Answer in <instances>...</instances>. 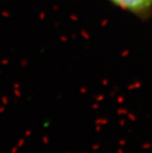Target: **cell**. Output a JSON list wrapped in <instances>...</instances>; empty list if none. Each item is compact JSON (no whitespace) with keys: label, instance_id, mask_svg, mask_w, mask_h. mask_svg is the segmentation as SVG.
Instances as JSON below:
<instances>
[{"label":"cell","instance_id":"6da1fadb","mask_svg":"<svg viewBox=\"0 0 152 153\" xmlns=\"http://www.w3.org/2000/svg\"><path fill=\"white\" fill-rule=\"evenodd\" d=\"M123 11L136 16L140 19H146L152 13V0H108Z\"/></svg>","mask_w":152,"mask_h":153}]
</instances>
